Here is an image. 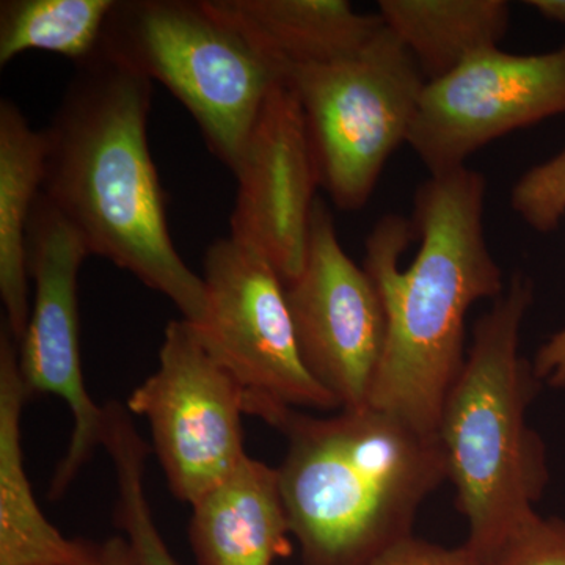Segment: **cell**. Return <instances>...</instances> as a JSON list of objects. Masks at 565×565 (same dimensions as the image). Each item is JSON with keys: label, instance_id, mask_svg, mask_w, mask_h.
I'll return each mask as SVG.
<instances>
[{"label": "cell", "instance_id": "cell-8", "mask_svg": "<svg viewBox=\"0 0 565 565\" xmlns=\"http://www.w3.org/2000/svg\"><path fill=\"white\" fill-rule=\"evenodd\" d=\"M128 411L150 423L170 490L184 503H196L247 457L243 392L185 319L167 326L158 370L134 390Z\"/></svg>", "mask_w": 565, "mask_h": 565}, {"label": "cell", "instance_id": "cell-14", "mask_svg": "<svg viewBox=\"0 0 565 565\" xmlns=\"http://www.w3.org/2000/svg\"><path fill=\"white\" fill-rule=\"evenodd\" d=\"M192 509L191 541L200 565H274L291 555L278 468L247 456Z\"/></svg>", "mask_w": 565, "mask_h": 565}, {"label": "cell", "instance_id": "cell-9", "mask_svg": "<svg viewBox=\"0 0 565 565\" xmlns=\"http://www.w3.org/2000/svg\"><path fill=\"white\" fill-rule=\"evenodd\" d=\"M565 114V44L542 54L490 47L424 87L407 145L429 177L516 129Z\"/></svg>", "mask_w": 565, "mask_h": 565}, {"label": "cell", "instance_id": "cell-5", "mask_svg": "<svg viewBox=\"0 0 565 565\" xmlns=\"http://www.w3.org/2000/svg\"><path fill=\"white\" fill-rule=\"evenodd\" d=\"M96 55L169 88L232 172L277 82L206 0H115Z\"/></svg>", "mask_w": 565, "mask_h": 565}, {"label": "cell", "instance_id": "cell-22", "mask_svg": "<svg viewBox=\"0 0 565 565\" xmlns=\"http://www.w3.org/2000/svg\"><path fill=\"white\" fill-rule=\"evenodd\" d=\"M367 565H484L467 545L449 546L433 544L415 537L401 539Z\"/></svg>", "mask_w": 565, "mask_h": 565}, {"label": "cell", "instance_id": "cell-23", "mask_svg": "<svg viewBox=\"0 0 565 565\" xmlns=\"http://www.w3.org/2000/svg\"><path fill=\"white\" fill-rule=\"evenodd\" d=\"M79 542V565H137L128 541L114 537L104 544Z\"/></svg>", "mask_w": 565, "mask_h": 565}, {"label": "cell", "instance_id": "cell-4", "mask_svg": "<svg viewBox=\"0 0 565 565\" xmlns=\"http://www.w3.org/2000/svg\"><path fill=\"white\" fill-rule=\"evenodd\" d=\"M533 297V281L515 274L478 319L438 423L446 481L455 486L457 511L468 523L465 545L484 565L539 515L535 503L548 484L545 446L527 426L542 382L519 348Z\"/></svg>", "mask_w": 565, "mask_h": 565}, {"label": "cell", "instance_id": "cell-3", "mask_svg": "<svg viewBox=\"0 0 565 565\" xmlns=\"http://www.w3.org/2000/svg\"><path fill=\"white\" fill-rule=\"evenodd\" d=\"M280 489L305 565H367L414 534L419 508L446 481L438 435L377 408L330 418L291 411Z\"/></svg>", "mask_w": 565, "mask_h": 565}, {"label": "cell", "instance_id": "cell-24", "mask_svg": "<svg viewBox=\"0 0 565 565\" xmlns=\"http://www.w3.org/2000/svg\"><path fill=\"white\" fill-rule=\"evenodd\" d=\"M526 6L546 21L565 24V0H530Z\"/></svg>", "mask_w": 565, "mask_h": 565}, {"label": "cell", "instance_id": "cell-21", "mask_svg": "<svg viewBox=\"0 0 565 565\" xmlns=\"http://www.w3.org/2000/svg\"><path fill=\"white\" fill-rule=\"evenodd\" d=\"M486 565H565V520L535 516L505 539Z\"/></svg>", "mask_w": 565, "mask_h": 565}, {"label": "cell", "instance_id": "cell-16", "mask_svg": "<svg viewBox=\"0 0 565 565\" xmlns=\"http://www.w3.org/2000/svg\"><path fill=\"white\" fill-rule=\"evenodd\" d=\"M46 132L33 129L20 107L0 102V296L17 344L31 318L28 232L46 173Z\"/></svg>", "mask_w": 565, "mask_h": 565}, {"label": "cell", "instance_id": "cell-10", "mask_svg": "<svg viewBox=\"0 0 565 565\" xmlns=\"http://www.w3.org/2000/svg\"><path fill=\"white\" fill-rule=\"evenodd\" d=\"M90 255L87 245L41 192L28 232L31 318L18 343L25 392L55 394L73 415L68 451L51 482V500L66 492L81 468L102 446L103 407L93 403L82 374L77 277Z\"/></svg>", "mask_w": 565, "mask_h": 565}, {"label": "cell", "instance_id": "cell-19", "mask_svg": "<svg viewBox=\"0 0 565 565\" xmlns=\"http://www.w3.org/2000/svg\"><path fill=\"white\" fill-rule=\"evenodd\" d=\"M102 446L109 452L117 478L115 523L125 531L137 565H178L152 520L145 492L148 446L141 440L131 412L121 404L104 407Z\"/></svg>", "mask_w": 565, "mask_h": 565}, {"label": "cell", "instance_id": "cell-7", "mask_svg": "<svg viewBox=\"0 0 565 565\" xmlns=\"http://www.w3.org/2000/svg\"><path fill=\"white\" fill-rule=\"evenodd\" d=\"M204 313L192 323L244 397L247 415L280 427L296 407H341L305 366L285 281L262 255L215 241L203 263Z\"/></svg>", "mask_w": 565, "mask_h": 565}, {"label": "cell", "instance_id": "cell-15", "mask_svg": "<svg viewBox=\"0 0 565 565\" xmlns=\"http://www.w3.org/2000/svg\"><path fill=\"white\" fill-rule=\"evenodd\" d=\"M29 399L18 345L6 323L0 333V565H79V542L61 531L36 504L24 468L22 405Z\"/></svg>", "mask_w": 565, "mask_h": 565}, {"label": "cell", "instance_id": "cell-13", "mask_svg": "<svg viewBox=\"0 0 565 565\" xmlns=\"http://www.w3.org/2000/svg\"><path fill=\"white\" fill-rule=\"evenodd\" d=\"M239 33L277 81L363 50L384 29L379 14L345 0H206Z\"/></svg>", "mask_w": 565, "mask_h": 565}, {"label": "cell", "instance_id": "cell-1", "mask_svg": "<svg viewBox=\"0 0 565 565\" xmlns=\"http://www.w3.org/2000/svg\"><path fill=\"white\" fill-rule=\"evenodd\" d=\"M487 180L470 167L427 178L412 221L385 215L366 241L364 269L386 316L384 353L367 405L437 435L462 371L465 322L479 300L504 292L487 243Z\"/></svg>", "mask_w": 565, "mask_h": 565}, {"label": "cell", "instance_id": "cell-18", "mask_svg": "<svg viewBox=\"0 0 565 565\" xmlns=\"http://www.w3.org/2000/svg\"><path fill=\"white\" fill-rule=\"evenodd\" d=\"M115 0H2L0 66L28 51L63 55L76 65L102 44Z\"/></svg>", "mask_w": 565, "mask_h": 565}, {"label": "cell", "instance_id": "cell-11", "mask_svg": "<svg viewBox=\"0 0 565 565\" xmlns=\"http://www.w3.org/2000/svg\"><path fill=\"white\" fill-rule=\"evenodd\" d=\"M285 288L307 370L341 408L366 407L384 353V300L366 269L344 252L332 212L321 200L302 269Z\"/></svg>", "mask_w": 565, "mask_h": 565}, {"label": "cell", "instance_id": "cell-2", "mask_svg": "<svg viewBox=\"0 0 565 565\" xmlns=\"http://www.w3.org/2000/svg\"><path fill=\"white\" fill-rule=\"evenodd\" d=\"M152 82L95 55L77 65L47 137L43 195L90 255L109 259L177 305L204 313V282L174 248L148 145Z\"/></svg>", "mask_w": 565, "mask_h": 565}, {"label": "cell", "instance_id": "cell-12", "mask_svg": "<svg viewBox=\"0 0 565 565\" xmlns=\"http://www.w3.org/2000/svg\"><path fill=\"white\" fill-rule=\"evenodd\" d=\"M233 174L239 188L230 237L292 280L303 266L321 177L302 107L282 82L267 93Z\"/></svg>", "mask_w": 565, "mask_h": 565}, {"label": "cell", "instance_id": "cell-17", "mask_svg": "<svg viewBox=\"0 0 565 565\" xmlns=\"http://www.w3.org/2000/svg\"><path fill=\"white\" fill-rule=\"evenodd\" d=\"M377 9L427 82L440 79L478 52L500 47L511 24L505 0H381Z\"/></svg>", "mask_w": 565, "mask_h": 565}, {"label": "cell", "instance_id": "cell-6", "mask_svg": "<svg viewBox=\"0 0 565 565\" xmlns=\"http://www.w3.org/2000/svg\"><path fill=\"white\" fill-rule=\"evenodd\" d=\"M321 188L341 211L366 206L386 162L407 143L427 81L386 25L363 50L291 71Z\"/></svg>", "mask_w": 565, "mask_h": 565}, {"label": "cell", "instance_id": "cell-20", "mask_svg": "<svg viewBox=\"0 0 565 565\" xmlns=\"http://www.w3.org/2000/svg\"><path fill=\"white\" fill-rule=\"evenodd\" d=\"M511 207L537 233H552L565 215V147L523 173L511 191ZM539 381L565 386V327L541 345L533 360Z\"/></svg>", "mask_w": 565, "mask_h": 565}]
</instances>
